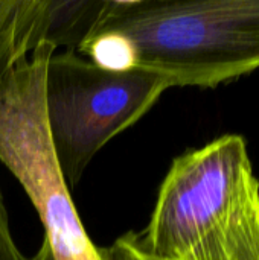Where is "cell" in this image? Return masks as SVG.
<instances>
[{
	"label": "cell",
	"instance_id": "cell-1",
	"mask_svg": "<svg viewBox=\"0 0 259 260\" xmlns=\"http://www.w3.org/2000/svg\"><path fill=\"white\" fill-rule=\"evenodd\" d=\"M130 236L150 260H259V180L244 137L176 157L148 225Z\"/></svg>",
	"mask_w": 259,
	"mask_h": 260
},
{
	"label": "cell",
	"instance_id": "cell-7",
	"mask_svg": "<svg viewBox=\"0 0 259 260\" xmlns=\"http://www.w3.org/2000/svg\"><path fill=\"white\" fill-rule=\"evenodd\" d=\"M0 260H32V257H27L21 251V248L18 247L14 238L2 187H0Z\"/></svg>",
	"mask_w": 259,
	"mask_h": 260
},
{
	"label": "cell",
	"instance_id": "cell-6",
	"mask_svg": "<svg viewBox=\"0 0 259 260\" xmlns=\"http://www.w3.org/2000/svg\"><path fill=\"white\" fill-rule=\"evenodd\" d=\"M104 5L105 0H47L43 43L76 50L93 32Z\"/></svg>",
	"mask_w": 259,
	"mask_h": 260
},
{
	"label": "cell",
	"instance_id": "cell-3",
	"mask_svg": "<svg viewBox=\"0 0 259 260\" xmlns=\"http://www.w3.org/2000/svg\"><path fill=\"white\" fill-rule=\"evenodd\" d=\"M55 52L41 43L0 70V161L34 204L53 260H101L72 201L47 125L46 69Z\"/></svg>",
	"mask_w": 259,
	"mask_h": 260
},
{
	"label": "cell",
	"instance_id": "cell-2",
	"mask_svg": "<svg viewBox=\"0 0 259 260\" xmlns=\"http://www.w3.org/2000/svg\"><path fill=\"white\" fill-rule=\"evenodd\" d=\"M104 30L172 87H217L259 69V0H105L92 34Z\"/></svg>",
	"mask_w": 259,
	"mask_h": 260
},
{
	"label": "cell",
	"instance_id": "cell-4",
	"mask_svg": "<svg viewBox=\"0 0 259 260\" xmlns=\"http://www.w3.org/2000/svg\"><path fill=\"white\" fill-rule=\"evenodd\" d=\"M172 88L153 72H111L76 50L53 53L46 69V116L63 177L76 186L95 155L137 123Z\"/></svg>",
	"mask_w": 259,
	"mask_h": 260
},
{
	"label": "cell",
	"instance_id": "cell-8",
	"mask_svg": "<svg viewBox=\"0 0 259 260\" xmlns=\"http://www.w3.org/2000/svg\"><path fill=\"white\" fill-rule=\"evenodd\" d=\"M99 256L101 260H150L137 250L130 232L116 239L110 247L99 248Z\"/></svg>",
	"mask_w": 259,
	"mask_h": 260
},
{
	"label": "cell",
	"instance_id": "cell-9",
	"mask_svg": "<svg viewBox=\"0 0 259 260\" xmlns=\"http://www.w3.org/2000/svg\"><path fill=\"white\" fill-rule=\"evenodd\" d=\"M32 260H53L52 251H50V248H49L46 241H43V244L38 248V251L35 253V256H32Z\"/></svg>",
	"mask_w": 259,
	"mask_h": 260
},
{
	"label": "cell",
	"instance_id": "cell-5",
	"mask_svg": "<svg viewBox=\"0 0 259 260\" xmlns=\"http://www.w3.org/2000/svg\"><path fill=\"white\" fill-rule=\"evenodd\" d=\"M46 5L47 0H0V70L43 43Z\"/></svg>",
	"mask_w": 259,
	"mask_h": 260
}]
</instances>
